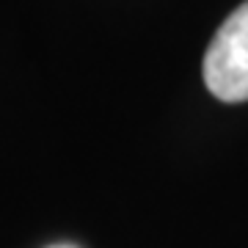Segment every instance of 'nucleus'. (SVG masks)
<instances>
[{"label": "nucleus", "instance_id": "obj_1", "mask_svg": "<svg viewBox=\"0 0 248 248\" xmlns=\"http://www.w3.org/2000/svg\"><path fill=\"white\" fill-rule=\"evenodd\" d=\"M204 83L223 102L248 99V0L232 11L204 55Z\"/></svg>", "mask_w": 248, "mask_h": 248}]
</instances>
